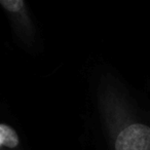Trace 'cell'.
<instances>
[{"label":"cell","mask_w":150,"mask_h":150,"mask_svg":"<svg viewBox=\"0 0 150 150\" xmlns=\"http://www.w3.org/2000/svg\"><path fill=\"white\" fill-rule=\"evenodd\" d=\"M96 107L110 150H150V109L115 74L100 75Z\"/></svg>","instance_id":"obj_1"},{"label":"cell","mask_w":150,"mask_h":150,"mask_svg":"<svg viewBox=\"0 0 150 150\" xmlns=\"http://www.w3.org/2000/svg\"><path fill=\"white\" fill-rule=\"evenodd\" d=\"M0 4L17 40L25 50L33 52L37 43V30L27 3L23 0H1Z\"/></svg>","instance_id":"obj_2"},{"label":"cell","mask_w":150,"mask_h":150,"mask_svg":"<svg viewBox=\"0 0 150 150\" xmlns=\"http://www.w3.org/2000/svg\"><path fill=\"white\" fill-rule=\"evenodd\" d=\"M0 144L3 149L8 148L11 150L18 149L20 144L17 132L5 123H1L0 125Z\"/></svg>","instance_id":"obj_3"}]
</instances>
